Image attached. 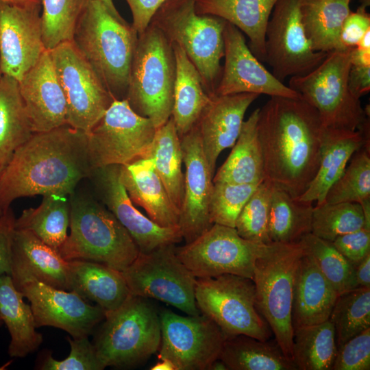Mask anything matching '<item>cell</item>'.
Masks as SVG:
<instances>
[{
	"instance_id": "30",
	"label": "cell",
	"mask_w": 370,
	"mask_h": 370,
	"mask_svg": "<svg viewBox=\"0 0 370 370\" xmlns=\"http://www.w3.org/2000/svg\"><path fill=\"white\" fill-rule=\"evenodd\" d=\"M175 59V81L171 117L182 138L198 122L211 97L201 77L185 51L172 43Z\"/></svg>"
},
{
	"instance_id": "58",
	"label": "cell",
	"mask_w": 370,
	"mask_h": 370,
	"mask_svg": "<svg viewBox=\"0 0 370 370\" xmlns=\"http://www.w3.org/2000/svg\"><path fill=\"white\" fill-rule=\"evenodd\" d=\"M97 1L102 2L113 13L116 14H120L114 4L113 0H97Z\"/></svg>"
},
{
	"instance_id": "25",
	"label": "cell",
	"mask_w": 370,
	"mask_h": 370,
	"mask_svg": "<svg viewBox=\"0 0 370 370\" xmlns=\"http://www.w3.org/2000/svg\"><path fill=\"white\" fill-rule=\"evenodd\" d=\"M338 296L312 256L304 251L299 261L294 280L293 330L328 320Z\"/></svg>"
},
{
	"instance_id": "28",
	"label": "cell",
	"mask_w": 370,
	"mask_h": 370,
	"mask_svg": "<svg viewBox=\"0 0 370 370\" xmlns=\"http://www.w3.org/2000/svg\"><path fill=\"white\" fill-rule=\"evenodd\" d=\"M67 262L69 291L95 302L105 313L118 309L130 297L121 271L90 260Z\"/></svg>"
},
{
	"instance_id": "20",
	"label": "cell",
	"mask_w": 370,
	"mask_h": 370,
	"mask_svg": "<svg viewBox=\"0 0 370 370\" xmlns=\"http://www.w3.org/2000/svg\"><path fill=\"white\" fill-rule=\"evenodd\" d=\"M19 291L30 303L36 328L53 326L73 338L88 336L106 316L101 307L89 304L73 291L38 281L25 284Z\"/></svg>"
},
{
	"instance_id": "41",
	"label": "cell",
	"mask_w": 370,
	"mask_h": 370,
	"mask_svg": "<svg viewBox=\"0 0 370 370\" xmlns=\"http://www.w3.org/2000/svg\"><path fill=\"white\" fill-rule=\"evenodd\" d=\"M299 243L304 251L312 256L322 273L338 295L358 287L354 267L331 242L310 232L304 236Z\"/></svg>"
},
{
	"instance_id": "45",
	"label": "cell",
	"mask_w": 370,
	"mask_h": 370,
	"mask_svg": "<svg viewBox=\"0 0 370 370\" xmlns=\"http://www.w3.org/2000/svg\"><path fill=\"white\" fill-rule=\"evenodd\" d=\"M273 184L260 182L239 213L235 229L243 238L259 243H272L269 236V219Z\"/></svg>"
},
{
	"instance_id": "37",
	"label": "cell",
	"mask_w": 370,
	"mask_h": 370,
	"mask_svg": "<svg viewBox=\"0 0 370 370\" xmlns=\"http://www.w3.org/2000/svg\"><path fill=\"white\" fill-rule=\"evenodd\" d=\"M34 134L20 94L18 82L3 75L0 81V168Z\"/></svg>"
},
{
	"instance_id": "36",
	"label": "cell",
	"mask_w": 370,
	"mask_h": 370,
	"mask_svg": "<svg viewBox=\"0 0 370 370\" xmlns=\"http://www.w3.org/2000/svg\"><path fill=\"white\" fill-rule=\"evenodd\" d=\"M153 158L157 174L176 208L180 212L184 188V174L180 138L171 116L156 129L150 149L145 158Z\"/></svg>"
},
{
	"instance_id": "48",
	"label": "cell",
	"mask_w": 370,
	"mask_h": 370,
	"mask_svg": "<svg viewBox=\"0 0 370 370\" xmlns=\"http://www.w3.org/2000/svg\"><path fill=\"white\" fill-rule=\"evenodd\" d=\"M332 370L370 369V328L338 347Z\"/></svg>"
},
{
	"instance_id": "39",
	"label": "cell",
	"mask_w": 370,
	"mask_h": 370,
	"mask_svg": "<svg viewBox=\"0 0 370 370\" xmlns=\"http://www.w3.org/2000/svg\"><path fill=\"white\" fill-rule=\"evenodd\" d=\"M338 352L330 319L294 329L292 360L299 370H332Z\"/></svg>"
},
{
	"instance_id": "8",
	"label": "cell",
	"mask_w": 370,
	"mask_h": 370,
	"mask_svg": "<svg viewBox=\"0 0 370 370\" xmlns=\"http://www.w3.org/2000/svg\"><path fill=\"white\" fill-rule=\"evenodd\" d=\"M352 49L328 53L310 73L291 77L288 86L317 111L325 127L367 132L369 113L348 86Z\"/></svg>"
},
{
	"instance_id": "35",
	"label": "cell",
	"mask_w": 370,
	"mask_h": 370,
	"mask_svg": "<svg viewBox=\"0 0 370 370\" xmlns=\"http://www.w3.org/2000/svg\"><path fill=\"white\" fill-rule=\"evenodd\" d=\"M228 370H297L274 342L239 334L225 338L219 356Z\"/></svg>"
},
{
	"instance_id": "1",
	"label": "cell",
	"mask_w": 370,
	"mask_h": 370,
	"mask_svg": "<svg viewBox=\"0 0 370 370\" xmlns=\"http://www.w3.org/2000/svg\"><path fill=\"white\" fill-rule=\"evenodd\" d=\"M324 128L317 111L300 96L270 97L257 122L264 180L299 197L317 172Z\"/></svg>"
},
{
	"instance_id": "57",
	"label": "cell",
	"mask_w": 370,
	"mask_h": 370,
	"mask_svg": "<svg viewBox=\"0 0 370 370\" xmlns=\"http://www.w3.org/2000/svg\"><path fill=\"white\" fill-rule=\"evenodd\" d=\"M210 370H228L225 364L221 360L217 359L212 362Z\"/></svg>"
},
{
	"instance_id": "52",
	"label": "cell",
	"mask_w": 370,
	"mask_h": 370,
	"mask_svg": "<svg viewBox=\"0 0 370 370\" xmlns=\"http://www.w3.org/2000/svg\"><path fill=\"white\" fill-rule=\"evenodd\" d=\"M166 0H125L132 15V25L140 34L149 26L156 11Z\"/></svg>"
},
{
	"instance_id": "24",
	"label": "cell",
	"mask_w": 370,
	"mask_h": 370,
	"mask_svg": "<svg viewBox=\"0 0 370 370\" xmlns=\"http://www.w3.org/2000/svg\"><path fill=\"white\" fill-rule=\"evenodd\" d=\"M10 276L17 290L32 281L69 291L68 262L31 232L14 230Z\"/></svg>"
},
{
	"instance_id": "51",
	"label": "cell",
	"mask_w": 370,
	"mask_h": 370,
	"mask_svg": "<svg viewBox=\"0 0 370 370\" xmlns=\"http://www.w3.org/2000/svg\"><path fill=\"white\" fill-rule=\"evenodd\" d=\"M14 212L10 208L0 215V275L11 273L12 245L15 230Z\"/></svg>"
},
{
	"instance_id": "50",
	"label": "cell",
	"mask_w": 370,
	"mask_h": 370,
	"mask_svg": "<svg viewBox=\"0 0 370 370\" xmlns=\"http://www.w3.org/2000/svg\"><path fill=\"white\" fill-rule=\"evenodd\" d=\"M369 29L370 15L366 8L360 5L356 11H350L342 25L340 34L342 46L345 49L355 47Z\"/></svg>"
},
{
	"instance_id": "38",
	"label": "cell",
	"mask_w": 370,
	"mask_h": 370,
	"mask_svg": "<svg viewBox=\"0 0 370 370\" xmlns=\"http://www.w3.org/2000/svg\"><path fill=\"white\" fill-rule=\"evenodd\" d=\"M312 204L292 197L273 185L269 219V236L272 243H299L311 232Z\"/></svg>"
},
{
	"instance_id": "33",
	"label": "cell",
	"mask_w": 370,
	"mask_h": 370,
	"mask_svg": "<svg viewBox=\"0 0 370 370\" xmlns=\"http://www.w3.org/2000/svg\"><path fill=\"white\" fill-rule=\"evenodd\" d=\"M352 0H299L301 22L315 51L345 49L340 40L342 25L350 12Z\"/></svg>"
},
{
	"instance_id": "2",
	"label": "cell",
	"mask_w": 370,
	"mask_h": 370,
	"mask_svg": "<svg viewBox=\"0 0 370 370\" xmlns=\"http://www.w3.org/2000/svg\"><path fill=\"white\" fill-rule=\"evenodd\" d=\"M88 134L68 124L34 133L13 153L0 173V215L16 199L71 195L92 171Z\"/></svg>"
},
{
	"instance_id": "15",
	"label": "cell",
	"mask_w": 370,
	"mask_h": 370,
	"mask_svg": "<svg viewBox=\"0 0 370 370\" xmlns=\"http://www.w3.org/2000/svg\"><path fill=\"white\" fill-rule=\"evenodd\" d=\"M160 318L158 360H169L175 370H210L225 340L216 323L202 314L182 316L166 309Z\"/></svg>"
},
{
	"instance_id": "44",
	"label": "cell",
	"mask_w": 370,
	"mask_h": 370,
	"mask_svg": "<svg viewBox=\"0 0 370 370\" xmlns=\"http://www.w3.org/2000/svg\"><path fill=\"white\" fill-rule=\"evenodd\" d=\"M349 164L328 191V204L358 203L370 200V145L356 151Z\"/></svg>"
},
{
	"instance_id": "13",
	"label": "cell",
	"mask_w": 370,
	"mask_h": 370,
	"mask_svg": "<svg viewBox=\"0 0 370 370\" xmlns=\"http://www.w3.org/2000/svg\"><path fill=\"white\" fill-rule=\"evenodd\" d=\"M268 245L242 238L234 227L213 224L194 241L175 250L196 278L232 274L252 280L256 262Z\"/></svg>"
},
{
	"instance_id": "55",
	"label": "cell",
	"mask_w": 370,
	"mask_h": 370,
	"mask_svg": "<svg viewBox=\"0 0 370 370\" xmlns=\"http://www.w3.org/2000/svg\"><path fill=\"white\" fill-rule=\"evenodd\" d=\"M151 370H175L173 365L168 360H159L155 365L151 367Z\"/></svg>"
},
{
	"instance_id": "60",
	"label": "cell",
	"mask_w": 370,
	"mask_h": 370,
	"mask_svg": "<svg viewBox=\"0 0 370 370\" xmlns=\"http://www.w3.org/2000/svg\"><path fill=\"white\" fill-rule=\"evenodd\" d=\"M3 72H2V70H1V60H0V81H1V79L3 76Z\"/></svg>"
},
{
	"instance_id": "56",
	"label": "cell",
	"mask_w": 370,
	"mask_h": 370,
	"mask_svg": "<svg viewBox=\"0 0 370 370\" xmlns=\"http://www.w3.org/2000/svg\"><path fill=\"white\" fill-rule=\"evenodd\" d=\"M12 4L16 5H41V0H0Z\"/></svg>"
},
{
	"instance_id": "29",
	"label": "cell",
	"mask_w": 370,
	"mask_h": 370,
	"mask_svg": "<svg viewBox=\"0 0 370 370\" xmlns=\"http://www.w3.org/2000/svg\"><path fill=\"white\" fill-rule=\"evenodd\" d=\"M278 0H197L195 10L219 16L236 27L249 38L256 58L265 62V33Z\"/></svg>"
},
{
	"instance_id": "6",
	"label": "cell",
	"mask_w": 370,
	"mask_h": 370,
	"mask_svg": "<svg viewBox=\"0 0 370 370\" xmlns=\"http://www.w3.org/2000/svg\"><path fill=\"white\" fill-rule=\"evenodd\" d=\"M197 0H166L149 25L178 45L198 70L207 93L212 97L221 75L224 56L223 30L226 21L199 14Z\"/></svg>"
},
{
	"instance_id": "26",
	"label": "cell",
	"mask_w": 370,
	"mask_h": 370,
	"mask_svg": "<svg viewBox=\"0 0 370 370\" xmlns=\"http://www.w3.org/2000/svg\"><path fill=\"white\" fill-rule=\"evenodd\" d=\"M370 145L369 132L325 127L317 172L307 189L298 197L316 205L325 202L330 187L343 173L354 153Z\"/></svg>"
},
{
	"instance_id": "17",
	"label": "cell",
	"mask_w": 370,
	"mask_h": 370,
	"mask_svg": "<svg viewBox=\"0 0 370 370\" xmlns=\"http://www.w3.org/2000/svg\"><path fill=\"white\" fill-rule=\"evenodd\" d=\"M120 166L92 169L88 179L97 198L129 232L140 252L181 242L180 227L160 226L136 208L121 180Z\"/></svg>"
},
{
	"instance_id": "7",
	"label": "cell",
	"mask_w": 370,
	"mask_h": 370,
	"mask_svg": "<svg viewBox=\"0 0 370 370\" xmlns=\"http://www.w3.org/2000/svg\"><path fill=\"white\" fill-rule=\"evenodd\" d=\"M148 299L130 295L118 309L106 313L93 342L105 368L136 367L158 350L161 341L160 313Z\"/></svg>"
},
{
	"instance_id": "47",
	"label": "cell",
	"mask_w": 370,
	"mask_h": 370,
	"mask_svg": "<svg viewBox=\"0 0 370 370\" xmlns=\"http://www.w3.org/2000/svg\"><path fill=\"white\" fill-rule=\"evenodd\" d=\"M71 351L62 360L47 355L42 360L40 369L44 370H102L105 367L99 360L95 346L88 336L77 338L67 336Z\"/></svg>"
},
{
	"instance_id": "3",
	"label": "cell",
	"mask_w": 370,
	"mask_h": 370,
	"mask_svg": "<svg viewBox=\"0 0 370 370\" xmlns=\"http://www.w3.org/2000/svg\"><path fill=\"white\" fill-rule=\"evenodd\" d=\"M138 34L121 14L89 0L72 42L114 99H125Z\"/></svg>"
},
{
	"instance_id": "14",
	"label": "cell",
	"mask_w": 370,
	"mask_h": 370,
	"mask_svg": "<svg viewBox=\"0 0 370 370\" xmlns=\"http://www.w3.org/2000/svg\"><path fill=\"white\" fill-rule=\"evenodd\" d=\"M49 51L65 97L67 124L88 134L114 98L71 40Z\"/></svg>"
},
{
	"instance_id": "21",
	"label": "cell",
	"mask_w": 370,
	"mask_h": 370,
	"mask_svg": "<svg viewBox=\"0 0 370 370\" xmlns=\"http://www.w3.org/2000/svg\"><path fill=\"white\" fill-rule=\"evenodd\" d=\"M180 140L186 171L179 227L182 238L188 243L213 225L210 219L209 205L214 175L206 159L197 124Z\"/></svg>"
},
{
	"instance_id": "10",
	"label": "cell",
	"mask_w": 370,
	"mask_h": 370,
	"mask_svg": "<svg viewBox=\"0 0 370 370\" xmlns=\"http://www.w3.org/2000/svg\"><path fill=\"white\" fill-rule=\"evenodd\" d=\"M195 297L201 314L220 328L225 338L244 334L267 341L271 330L256 306L250 278L232 274L197 278Z\"/></svg>"
},
{
	"instance_id": "61",
	"label": "cell",
	"mask_w": 370,
	"mask_h": 370,
	"mask_svg": "<svg viewBox=\"0 0 370 370\" xmlns=\"http://www.w3.org/2000/svg\"><path fill=\"white\" fill-rule=\"evenodd\" d=\"M2 169H3V168H0V173H1V171Z\"/></svg>"
},
{
	"instance_id": "31",
	"label": "cell",
	"mask_w": 370,
	"mask_h": 370,
	"mask_svg": "<svg viewBox=\"0 0 370 370\" xmlns=\"http://www.w3.org/2000/svg\"><path fill=\"white\" fill-rule=\"evenodd\" d=\"M23 298L10 275H0V319L10 334L8 354L14 358H23L34 352L43 340L36 330L31 306Z\"/></svg>"
},
{
	"instance_id": "59",
	"label": "cell",
	"mask_w": 370,
	"mask_h": 370,
	"mask_svg": "<svg viewBox=\"0 0 370 370\" xmlns=\"http://www.w3.org/2000/svg\"><path fill=\"white\" fill-rule=\"evenodd\" d=\"M360 6L367 8L370 5V0H359Z\"/></svg>"
},
{
	"instance_id": "32",
	"label": "cell",
	"mask_w": 370,
	"mask_h": 370,
	"mask_svg": "<svg viewBox=\"0 0 370 370\" xmlns=\"http://www.w3.org/2000/svg\"><path fill=\"white\" fill-rule=\"evenodd\" d=\"M259 108L244 121L232 151L212 181L232 184H259L264 180V162L258 138Z\"/></svg>"
},
{
	"instance_id": "19",
	"label": "cell",
	"mask_w": 370,
	"mask_h": 370,
	"mask_svg": "<svg viewBox=\"0 0 370 370\" xmlns=\"http://www.w3.org/2000/svg\"><path fill=\"white\" fill-rule=\"evenodd\" d=\"M223 42L225 62L214 95L254 93L299 97L263 66L251 51L243 32L227 21L223 30Z\"/></svg>"
},
{
	"instance_id": "42",
	"label": "cell",
	"mask_w": 370,
	"mask_h": 370,
	"mask_svg": "<svg viewBox=\"0 0 370 370\" xmlns=\"http://www.w3.org/2000/svg\"><path fill=\"white\" fill-rule=\"evenodd\" d=\"M89 0H41L42 40L47 50L72 40Z\"/></svg>"
},
{
	"instance_id": "62",
	"label": "cell",
	"mask_w": 370,
	"mask_h": 370,
	"mask_svg": "<svg viewBox=\"0 0 370 370\" xmlns=\"http://www.w3.org/2000/svg\"><path fill=\"white\" fill-rule=\"evenodd\" d=\"M1 323V319H0V323Z\"/></svg>"
},
{
	"instance_id": "53",
	"label": "cell",
	"mask_w": 370,
	"mask_h": 370,
	"mask_svg": "<svg viewBox=\"0 0 370 370\" xmlns=\"http://www.w3.org/2000/svg\"><path fill=\"white\" fill-rule=\"evenodd\" d=\"M352 93L360 99L370 90V66L352 64L348 75Z\"/></svg>"
},
{
	"instance_id": "12",
	"label": "cell",
	"mask_w": 370,
	"mask_h": 370,
	"mask_svg": "<svg viewBox=\"0 0 370 370\" xmlns=\"http://www.w3.org/2000/svg\"><path fill=\"white\" fill-rule=\"evenodd\" d=\"M156 128L150 119L136 114L125 99H114L88 134L92 169L123 165L145 158Z\"/></svg>"
},
{
	"instance_id": "34",
	"label": "cell",
	"mask_w": 370,
	"mask_h": 370,
	"mask_svg": "<svg viewBox=\"0 0 370 370\" xmlns=\"http://www.w3.org/2000/svg\"><path fill=\"white\" fill-rule=\"evenodd\" d=\"M69 223V195L54 193L43 195L38 207L23 210L15 220V228L31 232L59 252L67 238Z\"/></svg>"
},
{
	"instance_id": "9",
	"label": "cell",
	"mask_w": 370,
	"mask_h": 370,
	"mask_svg": "<svg viewBox=\"0 0 370 370\" xmlns=\"http://www.w3.org/2000/svg\"><path fill=\"white\" fill-rule=\"evenodd\" d=\"M304 254L299 243H271L256 262V306L285 356L292 360V305L295 276Z\"/></svg>"
},
{
	"instance_id": "11",
	"label": "cell",
	"mask_w": 370,
	"mask_h": 370,
	"mask_svg": "<svg viewBox=\"0 0 370 370\" xmlns=\"http://www.w3.org/2000/svg\"><path fill=\"white\" fill-rule=\"evenodd\" d=\"M175 247L168 245L139 252L121 273L131 295L159 300L188 315H199L195 297L197 278L179 259Z\"/></svg>"
},
{
	"instance_id": "54",
	"label": "cell",
	"mask_w": 370,
	"mask_h": 370,
	"mask_svg": "<svg viewBox=\"0 0 370 370\" xmlns=\"http://www.w3.org/2000/svg\"><path fill=\"white\" fill-rule=\"evenodd\" d=\"M355 277L358 287L370 288V254L355 267Z\"/></svg>"
},
{
	"instance_id": "4",
	"label": "cell",
	"mask_w": 370,
	"mask_h": 370,
	"mask_svg": "<svg viewBox=\"0 0 370 370\" xmlns=\"http://www.w3.org/2000/svg\"><path fill=\"white\" fill-rule=\"evenodd\" d=\"M70 234L59 253L65 260L81 259L123 271L137 258L136 243L114 215L90 193L69 195Z\"/></svg>"
},
{
	"instance_id": "16",
	"label": "cell",
	"mask_w": 370,
	"mask_h": 370,
	"mask_svg": "<svg viewBox=\"0 0 370 370\" xmlns=\"http://www.w3.org/2000/svg\"><path fill=\"white\" fill-rule=\"evenodd\" d=\"M327 56L311 47L301 22L299 0H278L265 33V62L271 73L283 82L310 73Z\"/></svg>"
},
{
	"instance_id": "43",
	"label": "cell",
	"mask_w": 370,
	"mask_h": 370,
	"mask_svg": "<svg viewBox=\"0 0 370 370\" xmlns=\"http://www.w3.org/2000/svg\"><path fill=\"white\" fill-rule=\"evenodd\" d=\"M365 226L364 212L360 204L323 203L313 207L311 233L329 242Z\"/></svg>"
},
{
	"instance_id": "40",
	"label": "cell",
	"mask_w": 370,
	"mask_h": 370,
	"mask_svg": "<svg viewBox=\"0 0 370 370\" xmlns=\"http://www.w3.org/2000/svg\"><path fill=\"white\" fill-rule=\"evenodd\" d=\"M329 319L338 347L370 328V288L357 287L338 295Z\"/></svg>"
},
{
	"instance_id": "23",
	"label": "cell",
	"mask_w": 370,
	"mask_h": 370,
	"mask_svg": "<svg viewBox=\"0 0 370 370\" xmlns=\"http://www.w3.org/2000/svg\"><path fill=\"white\" fill-rule=\"evenodd\" d=\"M259 97L254 93L214 95L203 110L197 125L210 171L225 149L235 144L249 106Z\"/></svg>"
},
{
	"instance_id": "27",
	"label": "cell",
	"mask_w": 370,
	"mask_h": 370,
	"mask_svg": "<svg viewBox=\"0 0 370 370\" xmlns=\"http://www.w3.org/2000/svg\"><path fill=\"white\" fill-rule=\"evenodd\" d=\"M121 180L134 204L148 217L166 227H180V212L157 174L153 158H140L120 166Z\"/></svg>"
},
{
	"instance_id": "46",
	"label": "cell",
	"mask_w": 370,
	"mask_h": 370,
	"mask_svg": "<svg viewBox=\"0 0 370 370\" xmlns=\"http://www.w3.org/2000/svg\"><path fill=\"white\" fill-rule=\"evenodd\" d=\"M259 184L214 183L209 205L211 223L235 228L239 213Z\"/></svg>"
},
{
	"instance_id": "22",
	"label": "cell",
	"mask_w": 370,
	"mask_h": 370,
	"mask_svg": "<svg viewBox=\"0 0 370 370\" xmlns=\"http://www.w3.org/2000/svg\"><path fill=\"white\" fill-rule=\"evenodd\" d=\"M18 82L34 133L67 124L66 99L49 50Z\"/></svg>"
},
{
	"instance_id": "49",
	"label": "cell",
	"mask_w": 370,
	"mask_h": 370,
	"mask_svg": "<svg viewBox=\"0 0 370 370\" xmlns=\"http://www.w3.org/2000/svg\"><path fill=\"white\" fill-rule=\"evenodd\" d=\"M334 247L355 267L370 254V228L365 226L336 238Z\"/></svg>"
},
{
	"instance_id": "18",
	"label": "cell",
	"mask_w": 370,
	"mask_h": 370,
	"mask_svg": "<svg viewBox=\"0 0 370 370\" xmlns=\"http://www.w3.org/2000/svg\"><path fill=\"white\" fill-rule=\"evenodd\" d=\"M41 5L0 1V60L3 75L19 81L47 50L41 27Z\"/></svg>"
},
{
	"instance_id": "5",
	"label": "cell",
	"mask_w": 370,
	"mask_h": 370,
	"mask_svg": "<svg viewBox=\"0 0 370 370\" xmlns=\"http://www.w3.org/2000/svg\"><path fill=\"white\" fill-rule=\"evenodd\" d=\"M175 81L173 45L158 28L149 25L138 34L125 99L158 129L171 116Z\"/></svg>"
}]
</instances>
